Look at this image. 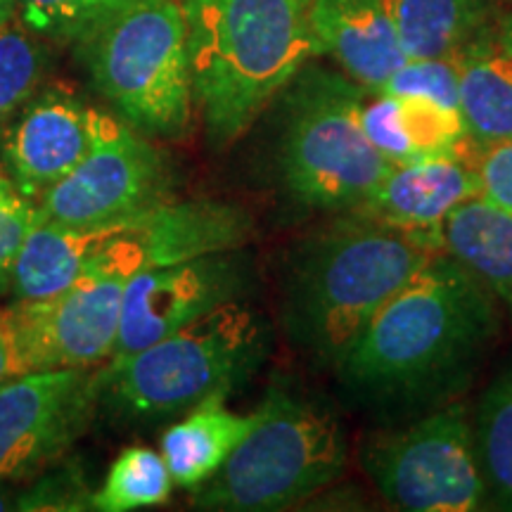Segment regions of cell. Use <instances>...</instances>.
Wrapping results in <instances>:
<instances>
[{"mask_svg":"<svg viewBox=\"0 0 512 512\" xmlns=\"http://www.w3.org/2000/svg\"><path fill=\"white\" fill-rule=\"evenodd\" d=\"M498 330L494 294L439 252L375 313L332 373L358 408L427 413L472 382Z\"/></svg>","mask_w":512,"mask_h":512,"instance_id":"obj_1","label":"cell"},{"mask_svg":"<svg viewBox=\"0 0 512 512\" xmlns=\"http://www.w3.org/2000/svg\"><path fill=\"white\" fill-rule=\"evenodd\" d=\"M434 249L358 211L304 235L290 249L280 285V318L313 368L335 370L358 335Z\"/></svg>","mask_w":512,"mask_h":512,"instance_id":"obj_2","label":"cell"},{"mask_svg":"<svg viewBox=\"0 0 512 512\" xmlns=\"http://www.w3.org/2000/svg\"><path fill=\"white\" fill-rule=\"evenodd\" d=\"M192 105L226 150L318 55L309 0H183Z\"/></svg>","mask_w":512,"mask_h":512,"instance_id":"obj_3","label":"cell"},{"mask_svg":"<svg viewBox=\"0 0 512 512\" xmlns=\"http://www.w3.org/2000/svg\"><path fill=\"white\" fill-rule=\"evenodd\" d=\"M273 330L245 299L230 302L133 354L95 368L98 413L119 425H155L245 384L266 363Z\"/></svg>","mask_w":512,"mask_h":512,"instance_id":"obj_4","label":"cell"},{"mask_svg":"<svg viewBox=\"0 0 512 512\" xmlns=\"http://www.w3.org/2000/svg\"><path fill=\"white\" fill-rule=\"evenodd\" d=\"M72 43L93 88L121 121L152 140L185 136L195 105L183 5L117 0Z\"/></svg>","mask_w":512,"mask_h":512,"instance_id":"obj_5","label":"cell"},{"mask_svg":"<svg viewBox=\"0 0 512 512\" xmlns=\"http://www.w3.org/2000/svg\"><path fill=\"white\" fill-rule=\"evenodd\" d=\"M349 441L332 408L273 382L259 422L219 475L195 491V508L273 512L309 501L347 470Z\"/></svg>","mask_w":512,"mask_h":512,"instance_id":"obj_6","label":"cell"},{"mask_svg":"<svg viewBox=\"0 0 512 512\" xmlns=\"http://www.w3.org/2000/svg\"><path fill=\"white\" fill-rule=\"evenodd\" d=\"M366 93L347 74L325 69H306L292 79L278 138V171L302 207L354 211L392 171L363 128Z\"/></svg>","mask_w":512,"mask_h":512,"instance_id":"obj_7","label":"cell"},{"mask_svg":"<svg viewBox=\"0 0 512 512\" xmlns=\"http://www.w3.org/2000/svg\"><path fill=\"white\" fill-rule=\"evenodd\" d=\"M361 465L399 510L470 512L486 501L475 430L463 403H444L411 425L370 434Z\"/></svg>","mask_w":512,"mask_h":512,"instance_id":"obj_8","label":"cell"},{"mask_svg":"<svg viewBox=\"0 0 512 512\" xmlns=\"http://www.w3.org/2000/svg\"><path fill=\"white\" fill-rule=\"evenodd\" d=\"M176 183L174 162L162 147L100 110L91 150L36 207L46 221L105 226L174 200Z\"/></svg>","mask_w":512,"mask_h":512,"instance_id":"obj_9","label":"cell"},{"mask_svg":"<svg viewBox=\"0 0 512 512\" xmlns=\"http://www.w3.org/2000/svg\"><path fill=\"white\" fill-rule=\"evenodd\" d=\"M95 415V368L34 370L0 384V482L34 479L60 463Z\"/></svg>","mask_w":512,"mask_h":512,"instance_id":"obj_10","label":"cell"},{"mask_svg":"<svg viewBox=\"0 0 512 512\" xmlns=\"http://www.w3.org/2000/svg\"><path fill=\"white\" fill-rule=\"evenodd\" d=\"M252 280V256L245 247L136 273L126 280L112 356L150 347L207 313L245 299Z\"/></svg>","mask_w":512,"mask_h":512,"instance_id":"obj_11","label":"cell"},{"mask_svg":"<svg viewBox=\"0 0 512 512\" xmlns=\"http://www.w3.org/2000/svg\"><path fill=\"white\" fill-rule=\"evenodd\" d=\"M252 235V216L238 204L209 197L166 200L131 216L102 247L86 275H119L128 280L150 268L247 247Z\"/></svg>","mask_w":512,"mask_h":512,"instance_id":"obj_12","label":"cell"},{"mask_svg":"<svg viewBox=\"0 0 512 512\" xmlns=\"http://www.w3.org/2000/svg\"><path fill=\"white\" fill-rule=\"evenodd\" d=\"M98 107L69 88L36 93L0 131V162L27 200L41 202L91 150Z\"/></svg>","mask_w":512,"mask_h":512,"instance_id":"obj_13","label":"cell"},{"mask_svg":"<svg viewBox=\"0 0 512 512\" xmlns=\"http://www.w3.org/2000/svg\"><path fill=\"white\" fill-rule=\"evenodd\" d=\"M126 278L86 275L46 302H15L36 370L95 368L114 354Z\"/></svg>","mask_w":512,"mask_h":512,"instance_id":"obj_14","label":"cell"},{"mask_svg":"<svg viewBox=\"0 0 512 512\" xmlns=\"http://www.w3.org/2000/svg\"><path fill=\"white\" fill-rule=\"evenodd\" d=\"M472 197H479L475 164H467L463 157H434L392 166L354 211L415 238L434 252H444L448 214Z\"/></svg>","mask_w":512,"mask_h":512,"instance_id":"obj_15","label":"cell"},{"mask_svg":"<svg viewBox=\"0 0 512 512\" xmlns=\"http://www.w3.org/2000/svg\"><path fill=\"white\" fill-rule=\"evenodd\" d=\"M309 24L318 55L335 57L368 93H380L408 62L387 0H309Z\"/></svg>","mask_w":512,"mask_h":512,"instance_id":"obj_16","label":"cell"},{"mask_svg":"<svg viewBox=\"0 0 512 512\" xmlns=\"http://www.w3.org/2000/svg\"><path fill=\"white\" fill-rule=\"evenodd\" d=\"M361 121L370 143L392 166L463 157L465 145H472L460 110L425 98L375 93L373 100H363Z\"/></svg>","mask_w":512,"mask_h":512,"instance_id":"obj_17","label":"cell"},{"mask_svg":"<svg viewBox=\"0 0 512 512\" xmlns=\"http://www.w3.org/2000/svg\"><path fill=\"white\" fill-rule=\"evenodd\" d=\"M126 221L69 226L38 219L12 271L10 290L17 302H46L74 287Z\"/></svg>","mask_w":512,"mask_h":512,"instance_id":"obj_18","label":"cell"},{"mask_svg":"<svg viewBox=\"0 0 512 512\" xmlns=\"http://www.w3.org/2000/svg\"><path fill=\"white\" fill-rule=\"evenodd\" d=\"M256 422L259 411L247 415L228 411L226 399H211L185 413L159 441L174 486L197 491L219 475Z\"/></svg>","mask_w":512,"mask_h":512,"instance_id":"obj_19","label":"cell"},{"mask_svg":"<svg viewBox=\"0 0 512 512\" xmlns=\"http://www.w3.org/2000/svg\"><path fill=\"white\" fill-rule=\"evenodd\" d=\"M460 114L479 152L512 140V60L484 34L460 50Z\"/></svg>","mask_w":512,"mask_h":512,"instance_id":"obj_20","label":"cell"},{"mask_svg":"<svg viewBox=\"0 0 512 512\" xmlns=\"http://www.w3.org/2000/svg\"><path fill=\"white\" fill-rule=\"evenodd\" d=\"M444 252L475 273L512 316V214L472 197L448 214Z\"/></svg>","mask_w":512,"mask_h":512,"instance_id":"obj_21","label":"cell"},{"mask_svg":"<svg viewBox=\"0 0 512 512\" xmlns=\"http://www.w3.org/2000/svg\"><path fill=\"white\" fill-rule=\"evenodd\" d=\"M408 60L453 57L489 34L491 0H387Z\"/></svg>","mask_w":512,"mask_h":512,"instance_id":"obj_22","label":"cell"},{"mask_svg":"<svg viewBox=\"0 0 512 512\" xmlns=\"http://www.w3.org/2000/svg\"><path fill=\"white\" fill-rule=\"evenodd\" d=\"M472 430L486 498L512 510V358L484 389Z\"/></svg>","mask_w":512,"mask_h":512,"instance_id":"obj_23","label":"cell"},{"mask_svg":"<svg viewBox=\"0 0 512 512\" xmlns=\"http://www.w3.org/2000/svg\"><path fill=\"white\" fill-rule=\"evenodd\" d=\"M174 479L162 451L131 446L114 460L102 479L100 489L93 491L95 512H131L155 508L171 498Z\"/></svg>","mask_w":512,"mask_h":512,"instance_id":"obj_24","label":"cell"},{"mask_svg":"<svg viewBox=\"0 0 512 512\" xmlns=\"http://www.w3.org/2000/svg\"><path fill=\"white\" fill-rule=\"evenodd\" d=\"M48 57L36 34L15 15L0 27V131L38 93Z\"/></svg>","mask_w":512,"mask_h":512,"instance_id":"obj_25","label":"cell"},{"mask_svg":"<svg viewBox=\"0 0 512 512\" xmlns=\"http://www.w3.org/2000/svg\"><path fill=\"white\" fill-rule=\"evenodd\" d=\"M380 93L403 95V98H425L437 105L460 110L458 60L434 57V60H408L389 76Z\"/></svg>","mask_w":512,"mask_h":512,"instance_id":"obj_26","label":"cell"},{"mask_svg":"<svg viewBox=\"0 0 512 512\" xmlns=\"http://www.w3.org/2000/svg\"><path fill=\"white\" fill-rule=\"evenodd\" d=\"M15 510L22 512H81L93 510V491L88 489L79 465L48 467L36 482L19 491Z\"/></svg>","mask_w":512,"mask_h":512,"instance_id":"obj_27","label":"cell"},{"mask_svg":"<svg viewBox=\"0 0 512 512\" xmlns=\"http://www.w3.org/2000/svg\"><path fill=\"white\" fill-rule=\"evenodd\" d=\"M117 0H17V15L36 36L74 41Z\"/></svg>","mask_w":512,"mask_h":512,"instance_id":"obj_28","label":"cell"},{"mask_svg":"<svg viewBox=\"0 0 512 512\" xmlns=\"http://www.w3.org/2000/svg\"><path fill=\"white\" fill-rule=\"evenodd\" d=\"M38 219V207L17 190L0 162V294L10 287L17 256Z\"/></svg>","mask_w":512,"mask_h":512,"instance_id":"obj_29","label":"cell"},{"mask_svg":"<svg viewBox=\"0 0 512 512\" xmlns=\"http://www.w3.org/2000/svg\"><path fill=\"white\" fill-rule=\"evenodd\" d=\"M479 197L512 214V140L486 147L475 162Z\"/></svg>","mask_w":512,"mask_h":512,"instance_id":"obj_30","label":"cell"},{"mask_svg":"<svg viewBox=\"0 0 512 512\" xmlns=\"http://www.w3.org/2000/svg\"><path fill=\"white\" fill-rule=\"evenodd\" d=\"M34 370L36 361L17 304L0 309V384L15 380L19 375L34 373Z\"/></svg>","mask_w":512,"mask_h":512,"instance_id":"obj_31","label":"cell"},{"mask_svg":"<svg viewBox=\"0 0 512 512\" xmlns=\"http://www.w3.org/2000/svg\"><path fill=\"white\" fill-rule=\"evenodd\" d=\"M494 38H496L498 48H501L503 53L512 60V15H505L501 19V24H498Z\"/></svg>","mask_w":512,"mask_h":512,"instance_id":"obj_32","label":"cell"},{"mask_svg":"<svg viewBox=\"0 0 512 512\" xmlns=\"http://www.w3.org/2000/svg\"><path fill=\"white\" fill-rule=\"evenodd\" d=\"M15 498H17V494H12V491L8 489V484L0 482V512L15 510Z\"/></svg>","mask_w":512,"mask_h":512,"instance_id":"obj_33","label":"cell"},{"mask_svg":"<svg viewBox=\"0 0 512 512\" xmlns=\"http://www.w3.org/2000/svg\"><path fill=\"white\" fill-rule=\"evenodd\" d=\"M17 15V0H0V27Z\"/></svg>","mask_w":512,"mask_h":512,"instance_id":"obj_34","label":"cell"}]
</instances>
